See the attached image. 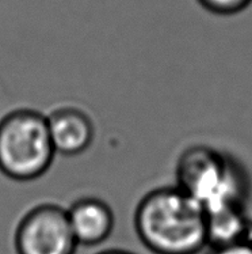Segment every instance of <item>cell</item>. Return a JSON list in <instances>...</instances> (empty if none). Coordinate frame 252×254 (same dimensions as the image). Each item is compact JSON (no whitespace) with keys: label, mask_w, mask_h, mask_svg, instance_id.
Masks as SVG:
<instances>
[{"label":"cell","mask_w":252,"mask_h":254,"mask_svg":"<svg viewBox=\"0 0 252 254\" xmlns=\"http://www.w3.org/2000/svg\"><path fill=\"white\" fill-rule=\"evenodd\" d=\"M134 230L154 254H198L209 246L205 211L176 185L156 188L140 200Z\"/></svg>","instance_id":"6da1fadb"},{"label":"cell","mask_w":252,"mask_h":254,"mask_svg":"<svg viewBox=\"0 0 252 254\" xmlns=\"http://www.w3.org/2000/svg\"><path fill=\"white\" fill-rule=\"evenodd\" d=\"M176 187L205 213L246 207L250 182L246 170L227 154L207 145H193L176 163Z\"/></svg>","instance_id":"7a4b0ae2"},{"label":"cell","mask_w":252,"mask_h":254,"mask_svg":"<svg viewBox=\"0 0 252 254\" xmlns=\"http://www.w3.org/2000/svg\"><path fill=\"white\" fill-rule=\"evenodd\" d=\"M45 114L16 109L0 120V173L14 181L36 180L56 158Z\"/></svg>","instance_id":"3957f363"},{"label":"cell","mask_w":252,"mask_h":254,"mask_svg":"<svg viewBox=\"0 0 252 254\" xmlns=\"http://www.w3.org/2000/svg\"><path fill=\"white\" fill-rule=\"evenodd\" d=\"M14 246L16 254H75L79 245L67 209L57 204H40L16 226Z\"/></svg>","instance_id":"277c9868"},{"label":"cell","mask_w":252,"mask_h":254,"mask_svg":"<svg viewBox=\"0 0 252 254\" xmlns=\"http://www.w3.org/2000/svg\"><path fill=\"white\" fill-rule=\"evenodd\" d=\"M51 144L56 154L76 156L90 148L95 137L93 120L73 106L57 108L47 116Z\"/></svg>","instance_id":"5b68a950"},{"label":"cell","mask_w":252,"mask_h":254,"mask_svg":"<svg viewBox=\"0 0 252 254\" xmlns=\"http://www.w3.org/2000/svg\"><path fill=\"white\" fill-rule=\"evenodd\" d=\"M68 220L79 246H98L111 235L115 216L107 202L97 197H83L67 209Z\"/></svg>","instance_id":"8992f818"},{"label":"cell","mask_w":252,"mask_h":254,"mask_svg":"<svg viewBox=\"0 0 252 254\" xmlns=\"http://www.w3.org/2000/svg\"><path fill=\"white\" fill-rule=\"evenodd\" d=\"M206 228L207 245L210 248L244 241L252 242V220L246 207L227 208L206 213Z\"/></svg>","instance_id":"52a82bcc"},{"label":"cell","mask_w":252,"mask_h":254,"mask_svg":"<svg viewBox=\"0 0 252 254\" xmlns=\"http://www.w3.org/2000/svg\"><path fill=\"white\" fill-rule=\"evenodd\" d=\"M197 3L213 15L233 16L247 10L252 0H197Z\"/></svg>","instance_id":"ba28073f"},{"label":"cell","mask_w":252,"mask_h":254,"mask_svg":"<svg viewBox=\"0 0 252 254\" xmlns=\"http://www.w3.org/2000/svg\"><path fill=\"white\" fill-rule=\"evenodd\" d=\"M209 254H252V242L251 241H244V242H236V244L210 248Z\"/></svg>","instance_id":"9c48e42d"},{"label":"cell","mask_w":252,"mask_h":254,"mask_svg":"<svg viewBox=\"0 0 252 254\" xmlns=\"http://www.w3.org/2000/svg\"><path fill=\"white\" fill-rule=\"evenodd\" d=\"M98 254H134V253L124 249H108V250H103V252H99Z\"/></svg>","instance_id":"30bf717a"}]
</instances>
